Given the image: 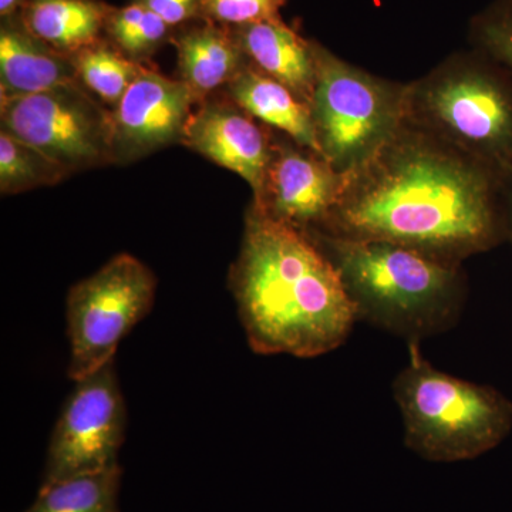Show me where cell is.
<instances>
[{
  "label": "cell",
  "mask_w": 512,
  "mask_h": 512,
  "mask_svg": "<svg viewBox=\"0 0 512 512\" xmlns=\"http://www.w3.org/2000/svg\"><path fill=\"white\" fill-rule=\"evenodd\" d=\"M501 177L404 121L369 160L343 174L338 201L316 231L463 266L507 242Z\"/></svg>",
  "instance_id": "obj_1"
},
{
  "label": "cell",
  "mask_w": 512,
  "mask_h": 512,
  "mask_svg": "<svg viewBox=\"0 0 512 512\" xmlns=\"http://www.w3.org/2000/svg\"><path fill=\"white\" fill-rule=\"evenodd\" d=\"M229 288L258 355H326L346 342L359 320L338 271L311 235L254 204Z\"/></svg>",
  "instance_id": "obj_2"
},
{
  "label": "cell",
  "mask_w": 512,
  "mask_h": 512,
  "mask_svg": "<svg viewBox=\"0 0 512 512\" xmlns=\"http://www.w3.org/2000/svg\"><path fill=\"white\" fill-rule=\"evenodd\" d=\"M308 234L338 271L359 320L420 343L460 319L467 296L463 266L389 242Z\"/></svg>",
  "instance_id": "obj_3"
},
{
  "label": "cell",
  "mask_w": 512,
  "mask_h": 512,
  "mask_svg": "<svg viewBox=\"0 0 512 512\" xmlns=\"http://www.w3.org/2000/svg\"><path fill=\"white\" fill-rule=\"evenodd\" d=\"M404 121L495 168L512 165V70L471 47L406 84Z\"/></svg>",
  "instance_id": "obj_4"
},
{
  "label": "cell",
  "mask_w": 512,
  "mask_h": 512,
  "mask_svg": "<svg viewBox=\"0 0 512 512\" xmlns=\"http://www.w3.org/2000/svg\"><path fill=\"white\" fill-rule=\"evenodd\" d=\"M409 362L393 383L403 417L404 444L437 463L473 460L503 443L512 430V402L491 386L436 369L410 343Z\"/></svg>",
  "instance_id": "obj_5"
},
{
  "label": "cell",
  "mask_w": 512,
  "mask_h": 512,
  "mask_svg": "<svg viewBox=\"0 0 512 512\" xmlns=\"http://www.w3.org/2000/svg\"><path fill=\"white\" fill-rule=\"evenodd\" d=\"M311 103L320 154L340 174L369 160L404 123L406 84L366 72L312 40Z\"/></svg>",
  "instance_id": "obj_6"
},
{
  "label": "cell",
  "mask_w": 512,
  "mask_h": 512,
  "mask_svg": "<svg viewBox=\"0 0 512 512\" xmlns=\"http://www.w3.org/2000/svg\"><path fill=\"white\" fill-rule=\"evenodd\" d=\"M157 279L136 256L119 254L72 286L66 299L69 375L73 382L113 362L121 340L146 318Z\"/></svg>",
  "instance_id": "obj_7"
},
{
  "label": "cell",
  "mask_w": 512,
  "mask_h": 512,
  "mask_svg": "<svg viewBox=\"0 0 512 512\" xmlns=\"http://www.w3.org/2000/svg\"><path fill=\"white\" fill-rule=\"evenodd\" d=\"M2 131L42 151L67 173L113 160L111 113L80 80L0 99Z\"/></svg>",
  "instance_id": "obj_8"
},
{
  "label": "cell",
  "mask_w": 512,
  "mask_h": 512,
  "mask_svg": "<svg viewBox=\"0 0 512 512\" xmlns=\"http://www.w3.org/2000/svg\"><path fill=\"white\" fill-rule=\"evenodd\" d=\"M127 409L113 362L74 382L47 448L42 484L120 466Z\"/></svg>",
  "instance_id": "obj_9"
},
{
  "label": "cell",
  "mask_w": 512,
  "mask_h": 512,
  "mask_svg": "<svg viewBox=\"0 0 512 512\" xmlns=\"http://www.w3.org/2000/svg\"><path fill=\"white\" fill-rule=\"evenodd\" d=\"M342 185L343 174L322 154L274 130L264 188L252 204L272 220L312 232L328 220Z\"/></svg>",
  "instance_id": "obj_10"
},
{
  "label": "cell",
  "mask_w": 512,
  "mask_h": 512,
  "mask_svg": "<svg viewBox=\"0 0 512 512\" xmlns=\"http://www.w3.org/2000/svg\"><path fill=\"white\" fill-rule=\"evenodd\" d=\"M194 104L183 80L144 69L111 113L113 160L130 163L183 143Z\"/></svg>",
  "instance_id": "obj_11"
},
{
  "label": "cell",
  "mask_w": 512,
  "mask_h": 512,
  "mask_svg": "<svg viewBox=\"0 0 512 512\" xmlns=\"http://www.w3.org/2000/svg\"><path fill=\"white\" fill-rule=\"evenodd\" d=\"M183 143L244 178L254 191V198L261 195L271 161L274 130L231 99L204 101L201 109L192 113Z\"/></svg>",
  "instance_id": "obj_12"
},
{
  "label": "cell",
  "mask_w": 512,
  "mask_h": 512,
  "mask_svg": "<svg viewBox=\"0 0 512 512\" xmlns=\"http://www.w3.org/2000/svg\"><path fill=\"white\" fill-rule=\"evenodd\" d=\"M73 57L33 36L20 19H3L0 29V99L45 92L77 82Z\"/></svg>",
  "instance_id": "obj_13"
},
{
  "label": "cell",
  "mask_w": 512,
  "mask_h": 512,
  "mask_svg": "<svg viewBox=\"0 0 512 512\" xmlns=\"http://www.w3.org/2000/svg\"><path fill=\"white\" fill-rule=\"evenodd\" d=\"M249 62L284 84L311 106L316 69L312 40L303 39L284 19L232 28Z\"/></svg>",
  "instance_id": "obj_14"
},
{
  "label": "cell",
  "mask_w": 512,
  "mask_h": 512,
  "mask_svg": "<svg viewBox=\"0 0 512 512\" xmlns=\"http://www.w3.org/2000/svg\"><path fill=\"white\" fill-rule=\"evenodd\" d=\"M174 43L180 80L195 103H204L214 90L227 87L249 64L234 30L208 20L180 33Z\"/></svg>",
  "instance_id": "obj_15"
},
{
  "label": "cell",
  "mask_w": 512,
  "mask_h": 512,
  "mask_svg": "<svg viewBox=\"0 0 512 512\" xmlns=\"http://www.w3.org/2000/svg\"><path fill=\"white\" fill-rule=\"evenodd\" d=\"M225 89L229 99L256 120L320 154L311 106L284 84L249 62Z\"/></svg>",
  "instance_id": "obj_16"
},
{
  "label": "cell",
  "mask_w": 512,
  "mask_h": 512,
  "mask_svg": "<svg viewBox=\"0 0 512 512\" xmlns=\"http://www.w3.org/2000/svg\"><path fill=\"white\" fill-rule=\"evenodd\" d=\"M111 9L100 0H28L18 18L37 39L72 57L99 42Z\"/></svg>",
  "instance_id": "obj_17"
},
{
  "label": "cell",
  "mask_w": 512,
  "mask_h": 512,
  "mask_svg": "<svg viewBox=\"0 0 512 512\" xmlns=\"http://www.w3.org/2000/svg\"><path fill=\"white\" fill-rule=\"evenodd\" d=\"M120 466L40 485L23 512H120Z\"/></svg>",
  "instance_id": "obj_18"
},
{
  "label": "cell",
  "mask_w": 512,
  "mask_h": 512,
  "mask_svg": "<svg viewBox=\"0 0 512 512\" xmlns=\"http://www.w3.org/2000/svg\"><path fill=\"white\" fill-rule=\"evenodd\" d=\"M72 57L80 83L114 107L144 70L140 63L103 40Z\"/></svg>",
  "instance_id": "obj_19"
},
{
  "label": "cell",
  "mask_w": 512,
  "mask_h": 512,
  "mask_svg": "<svg viewBox=\"0 0 512 512\" xmlns=\"http://www.w3.org/2000/svg\"><path fill=\"white\" fill-rule=\"evenodd\" d=\"M67 174L42 151L0 131V192L3 195L55 185Z\"/></svg>",
  "instance_id": "obj_20"
},
{
  "label": "cell",
  "mask_w": 512,
  "mask_h": 512,
  "mask_svg": "<svg viewBox=\"0 0 512 512\" xmlns=\"http://www.w3.org/2000/svg\"><path fill=\"white\" fill-rule=\"evenodd\" d=\"M468 40L512 70V0H493L480 10L471 19Z\"/></svg>",
  "instance_id": "obj_21"
},
{
  "label": "cell",
  "mask_w": 512,
  "mask_h": 512,
  "mask_svg": "<svg viewBox=\"0 0 512 512\" xmlns=\"http://www.w3.org/2000/svg\"><path fill=\"white\" fill-rule=\"evenodd\" d=\"M288 0H202V20L239 28L264 20L282 19Z\"/></svg>",
  "instance_id": "obj_22"
},
{
  "label": "cell",
  "mask_w": 512,
  "mask_h": 512,
  "mask_svg": "<svg viewBox=\"0 0 512 512\" xmlns=\"http://www.w3.org/2000/svg\"><path fill=\"white\" fill-rule=\"evenodd\" d=\"M170 29L171 26L167 25L163 19L146 10V15L138 23L137 28L117 49L138 63V60L150 56L163 45L164 40L170 35Z\"/></svg>",
  "instance_id": "obj_23"
},
{
  "label": "cell",
  "mask_w": 512,
  "mask_h": 512,
  "mask_svg": "<svg viewBox=\"0 0 512 512\" xmlns=\"http://www.w3.org/2000/svg\"><path fill=\"white\" fill-rule=\"evenodd\" d=\"M171 28L194 19H202V0H133Z\"/></svg>",
  "instance_id": "obj_24"
},
{
  "label": "cell",
  "mask_w": 512,
  "mask_h": 512,
  "mask_svg": "<svg viewBox=\"0 0 512 512\" xmlns=\"http://www.w3.org/2000/svg\"><path fill=\"white\" fill-rule=\"evenodd\" d=\"M501 192H503L505 235H507V241L512 244V165L503 171Z\"/></svg>",
  "instance_id": "obj_25"
},
{
  "label": "cell",
  "mask_w": 512,
  "mask_h": 512,
  "mask_svg": "<svg viewBox=\"0 0 512 512\" xmlns=\"http://www.w3.org/2000/svg\"><path fill=\"white\" fill-rule=\"evenodd\" d=\"M28 0H0V15L2 19L12 18L25 6Z\"/></svg>",
  "instance_id": "obj_26"
}]
</instances>
